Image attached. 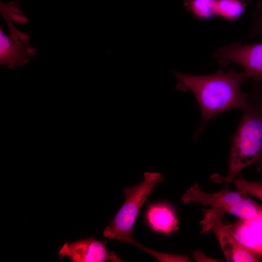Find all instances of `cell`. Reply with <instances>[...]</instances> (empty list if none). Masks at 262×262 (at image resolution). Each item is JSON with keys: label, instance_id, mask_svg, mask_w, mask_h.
<instances>
[{"label": "cell", "instance_id": "1", "mask_svg": "<svg viewBox=\"0 0 262 262\" xmlns=\"http://www.w3.org/2000/svg\"><path fill=\"white\" fill-rule=\"evenodd\" d=\"M177 89L190 90L200 107V128L215 115L233 109L246 108L249 102L248 94L241 90L245 80L243 72L231 69L219 70L207 75H194L174 71Z\"/></svg>", "mask_w": 262, "mask_h": 262}, {"label": "cell", "instance_id": "2", "mask_svg": "<svg viewBox=\"0 0 262 262\" xmlns=\"http://www.w3.org/2000/svg\"><path fill=\"white\" fill-rule=\"evenodd\" d=\"M243 111L232 141L227 175L216 179L229 185L243 169L251 164H256L259 171L262 169V109L249 101Z\"/></svg>", "mask_w": 262, "mask_h": 262}, {"label": "cell", "instance_id": "3", "mask_svg": "<svg viewBox=\"0 0 262 262\" xmlns=\"http://www.w3.org/2000/svg\"><path fill=\"white\" fill-rule=\"evenodd\" d=\"M163 180V176L160 173L145 172L142 182L124 189L125 200L110 225L104 230L103 235L127 243L133 239V227L137 215L155 186Z\"/></svg>", "mask_w": 262, "mask_h": 262}, {"label": "cell", "instance_id": "4", "mask_svg": "<svg viewBox=\"0 0 262 262\" xmlns=\"http://www.w3.org/2000/svg\"><path fill=\"white\" fill-rule=\"evenodd\" d=\"M213 55L221 66L231 62L239 64L244 68L245 79L262 84V43L252 45L234 43L218 48Z\"/></svg>", "mask_w": 262, "mask_h": 262}, {"label": "cell", "instance_id": "5", "mask_svg": "<svg viewBox=\"0 0 262 262\" xmlns=\"http://www.w3.org/2000/svg\"><path fill=\"white\" fill-rule=\"evenodd\" d=\"M224 213L206 210L201 222L202 232L212 230L220 244L227 262H254L261 259L243 246L231 234L223 221Z\"/></svg>", "mask_w": 262, "mask_h": 262}, {"label": "cell", "instance_id": "6", "mask_svg": "<svg viewBox=\"0 0 262 262\" xmlns=\"http://www.w3.org/2000/svg\"><path fill=\"white\" fill-rule=\"evenodd\" d=\"M9 31L5 34L0 28V64L10 69L27 65L36 55L35 49L30 46V36L16 28V23L10 16L1 14Z\"/></svg>", "mask_w": 262, "mask_h": 262}, {"label": "cell", "instance_id": "7", "mask_svg": "<svg viewBox=\"0 0 262 262\" xmlns=\"http://www.w3.org/2000/svg\"><path fill=\"white\" fill-rule=\"evenodd\" d=\"M107 241H99L93 237L65 243L58 252L59 259L68 257L73 262H120L123 261L106 247Z\"/></svg>", "mask_w": 262, "mask_h": 262}, {"label": "cell", "instance_id": "8", "mask_svg": "<svg viewBox=\"0 0 262 262\" xmlns=\"http://www.w3.org/2000/svg\"><path fill=\"white\" fill-rule=\"evenodd\" d=\"M248 196L238 190L231 191L229 185L226 184L218 192L207 193L201 190L196 182L181 196L180 201L185 204L195 203L210 206L211 209L223 213L226 208L239 202Z\"/></svg>", "mask_w": 262, "mask_h": 262}, {"label": "cell", "instance_id": "9", "mask_svg": "<svg viewBox=\"0 0 262 262\" xmlns=\"http://www.w3.org/2000/svg\"><path fill=\"white\" fill-rule=\"evenodd\" d=\"M228 230L245 248L262 259V210L255 217L225 222Z\"/></svg>", "mask_w": 262, "mask_h": 262}, {"label": "cell", "instance_id": "10", "mask_svg": "<svg viewBox=\"0 0 262 262\" xmlns=\"http://www.w3.org/2000/svg\"><path fill=\"white\" fill-rule=\"evenodd\" d=\"M147 219L152 229L169 236L179 229L178 220L172 207L164 203L150 205L147 212Z\"/></svg>", "mask_w": 262, "mask_h": 262}, {"label": "cell", "instance_id": "11", "mask_svg": "<svg viewBox=\"0 0 262 262\" xmlns=\"http://www.w3.org/2000/svg\"><path fill=\"white\" fill-rule=\"evenodd\" d=\"M262 210V206L247 196L239 202L226 208L223 213L235 216L239 219H247L255 217Z\"/></svg>", "mask_w": 262, "mask_h": 262}, {"label": "cell", "instance_id": "12", "mask_svg": "<svg viewBox=\"0 0 262 262\" xmlns=\"http://www.w3.org/2000/svg\"><path fill=\"white\" fill-rule=\"evenodd\" d=\"M217 0H186L185 5L195 16L209 19L217 15Z\"/></svg>", "mask_w": 262, "mask_h": 262}, {"label": "cell", "instance_id": "13", "mask_svg": "<svg viewBox=\"0 0 262 262\" xmlns=\"http://www.w3.org/2000/svg\"><path fill=\"white\" fill-rule=\"evenodd\" d=\"M244 7L239 0H217V15L228 20H235L242 16Z\"/></svg>", "mask_w": 262, "mask_h": 262}, {"label": "cell", "instance_id": "14", "mask_svg": "<svg viewBox=\"0 0 262 262\" xmlns=\"http://www.w3.org/2000/svg\"><path fill=\"white\" fill-rule=\"evenodd\" d=\"M237 189L247 195H252L262 201V183L246 180L237 176L232 181Z\"/></svg>", "mask_w": 262, "mask_h": 262}, {"label": "cell", "instance_id": "15", "mask_svg": "<svg viewBox=\"0 0 262 262\" xmlns=\"http://www.w3.org/2000/svg\"><path fill=\"white\" fill-rule=\"evenodd\" d=\"M255 21L250 29L251 37L262 35V4L259 3L254 13Z\"/></svg>", "mask_w": 262, "mask_h": 262}, {"label": "cell", "instance_id": "16", "mask_svg": "<svg viewBox=\"0 0 262 262\" xmlns=\"http://www.w3.org/2000/svg\"><path fill=\"white\" fill-rule=\"evenodd\" d=\"M253 89L252 91L248 94V99L252 100V102L262 109V84L253 83Z\"/></svg>", "mask_w": 262, "mask_h": 262}, {"label": "cell", "instance_id": "17", "mask_svg": "<svg viewBox=\"0 0 262 262\" xmlns=\"http://www.w3.org/2000/svg\"><path fill=\"white\" fill-rule=\"evenodd\" d=\"M193 256L195 259L198 262H216V261H213V259L205 256V254L200 251L195 252Z\"/></svg>", "mask_w": 262, "mask_h": 262}]
</instances>
